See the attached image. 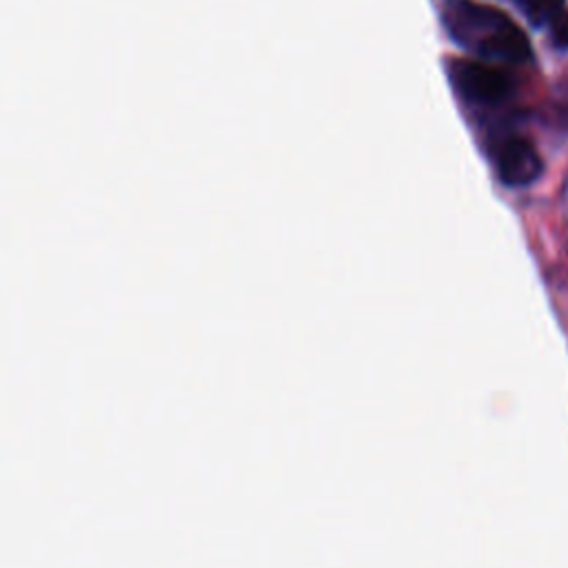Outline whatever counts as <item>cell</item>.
Wrapping results in <instances>:
<instances>
[{
	"label": "cell",
	"mask_w": 568,
	"mask_h": 568,
	"mask_svg": "<svg viewBox=\"0 0 568 568\" xmlns=\"http://www.w3.org/2000/svg\"><path fill=\"white\" fill-rule=\"evenodd\" d=\"M442 22L462 49L479 58L510 64L532 60V47L524 29L497 7L475 0H446Z\"/></svg>",
	"instance_id": "obj_1"
},
{
	"label": "cell",
	"mask_w": 568,
	"mask_h": 568,
	"mask_svg": "<svg viewBox=\"0 0 568 568\" xmlns=\"http://www.w3.org/2000/svg\"><path fill=\"white\" fill-rule=\"evenodd\" d=\"M550 42L555 49H568V9H564L561 13H557L550 24Z\"/></svg>",
	"instance_id": "obj_5"
},
{
	"label": "cell",
	"mask_w": 568,
	"mask_h": 568,
	"mask_svg": "<svg viewBox=\"0 0 568 568\" xmlns=\"http://www.w3.org/2000/svg\"><path fill=\"white\" fill-rule=\"evenodd\" d=\"M493 162L497 178L506 186H528L544 171V162L537 149L519 135H508L499 140L493 151Z\"/></svg>",
	"instance_id": "obj_3"
},
{
	"label": "cell",
	"mask_w": 568,
	"mask_h": 568,
	"mask_svg": "<svg viewBox=\"0 0 568 568\" xmlns=\"http://www.w3.org/2000/svg\"><path fill=\"white\" fill-rule=\"evenodd\" d=\"M448 75L455 91L470 104L493 106L508 100L513 93L510 78L484 62L453 60L448 67Z\"/></svg>",
	"instance_id": "obj_2"
},
{
	"label": "cell",
	"mask_w": 568,
	"mask_h": 568,
	"mask_svg": "<svg viewBox=\"0 0 568 568\" xmlns=\"http://www.w3.org/2000/svg\"><path fill=\"white\" fill-rule=\"evenodd\" d=\"M524 16L535 24H550V20L564 11V0H513Z\"/></svg>",
	"instance_id": "obj_4"
}]
</instances>
